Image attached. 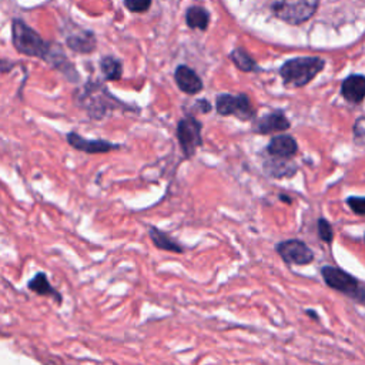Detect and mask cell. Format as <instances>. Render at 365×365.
<instances>
[{
    "mask_svg": "<svg viewBox=\"0 0 365 365\" xmlns=\"http://www.w3.org/2000/svg\"><path fill=\"white\" fill-rule=\"evenodd\" d=\"M12 39L16 51L30 57L47 60L53 67L60 70L70 82H78L79 75L64 53L59 47H53L48 42L43 40L37 32L29 28L23 20L15 19L12 24Z\"/></svg>",
    "mask_w": 365,
    "mask_h": 365,
    "instance_id": "obj_1",
    "label": "cell"
},
{
    "mask_svg": "<svg viewBox=\"0 0 365 365\" xmlns=\"http://www.w3.org/2000/svg\"><path fill=\"white\" fill-rule=\"evenodd\" d=\"M326 62L320 57H296L285 62L280 69V76L288 87H303L323 71Z\"/></svg>",
    "mask_w": 365,
    "mask_h": 365,
    "instance_id": "obj_2",
    "label": "cell"
},
{
    "mask_svg": "<svg viewBox=\"0 0 365 365\" xmlns=\"http://www.w3.org/2000/svg\"><path fill=\"white\" fill-rule=\"evenodd\" d=\"M323 278L326 284L338 291V293H343L355 303L365 305V288L359 284V281L348 274L347 271L338 269V267H330L326 265L321 269Z\"/></svg>",
    "mask_w": 365,
    "mask_h": 365,
    "instance_id": "obj_3",
    "label": "cell"
},
{
    "mask_svg": "<svg viewBox=\"0 0 365 365\" xmlns=\"http://www.w3.org/2000/svg\"><path fill=\"white\" fill-rule=\"evenodd\" d=\"M273 12L290 24L307 21L317 10L319 0H270Z\"/></svg>",
    "mask_w": 365,
    "mask_h": 365,
    "instance_id": "obj_4",
    "label": "cell"
},
{
    "mask_svg": "<svg viewBox=\"0 0 365 365\" xmlns=\"http://www.w3.org/2000/svg\"><path fill=\"white\" fill-rule=\"evenodd\" d=\"M114 102L117 100L105 86L93 82L84 86L79 99V105H82V107H84L94 118L106 116V113L114 107Z\"/></svg>",
    "mask_w": 365,
    "mask_h": 365,
    "instance_id": "obj_5",
    "label": "cell"
},
{
    "mask_svg": "<svg viewBox=\"0 0 365 365\" xmlns=\"http://www.w3.org/2000/svg\"><path fill=\"white\" fill-rule=\"evenodd\" d=\"M215 109L220 116H235L240 120H251L256 114V110L249 99L247 94H220L217 96Z\"/></svg>",
    "mask_w": 365,
    "mask_h": 365,
    "instance_id": "obj_6",
    "label": "cell"
},
{
    "mask_svg": "<svg viewBox=\"0 0 365 365\" xmlns=\"http://www.w3.org/2000/svg\"><path fill=\"white\" fill-rule=\"evenodd\" d=\"M202 130V123L193 116H187L179 121L177 139L186 157H191L196 153V150L203 145Z\"/></svg>",
    "mask_w": 365,
    "mask_h": 365,
    "instance_id": "obj_7",
    "label": "cell"
},
{
    "mask_svg": "<svg viewBox=\"0 0 365 365\" xmlns=\"http://www.w3.org/2000/svg\"><path fill=\"white\" fill-rule=\"evenodd\" d=\"M280 257L293 265H307L314 260V253L301 240H285L276 246Z\"/></svg>",
    "mask_w": 365,
    "mask_h": 365,
    "instance_id": "obj_8",
    "label": "cell"
},
{
    "mask_svg": "<svg viewBox=\"0 0 365 365\" xmlns=\"http://www.w3.org/2000/svg\"><path fill=\"white\" fill-rule=\"evenodd\" d=\"M67 141L75 148L76 150L89 153V154H97V153H109L114 149H118V145L114 143H110L107 140H87L83 136H79L76 133H69Z\"/></svg>",
    "mask_w": 365,
    "mask_h": 365,
    "instance_id": "obj_9",
    "label": "cell"
},
{
    "mask_svg": "<svg viewBox=\"0 0 365 365\" xmlns=\"http://www.w3.org/2000/svg\"><path fill=\"white\" fill-rule=\"evenodd\" d=\"M299 152V144L293 136L280 134L271 139L267 145V153L276 159H293Z\"/></svg>",
    "mask_w": 365,
    "mask_h": 365,
    "instance_id": "obj_10",
    "label": "cell"
},
{
    "mask_svg": "<svg viewBox=\"0 0 365 365\" xmlns=\"http://www.w3.org/2000/svg\"><path fill=\"white\" fill-rule=\"evenodd\" d=\"M179 89L187 94H197L203 90V82L199 75L188 66H179L175 73Z\"/></svg>",
    "mask_w": 365,
    "mask_h": 365,
    "instance_id": "obj_11",
    "label": "cell"
},
{
    "mask_svg": "<svg viewBox=\"0 0 365 365\" xmlns=\"http://www.w3.org/2000/svg\"><path fill=\"white\" fill-rule=\"evenodd\" d=\"M290 121L283 112H273L261 117L256 123L254 130L258 134H271L277 132H285L290 129Z\"/></svg>",
    "mask_w": 365,
    "mask_h": 365,
    "instance_id": "obj_12",
    "label": "cell"
},
{
    "mask_svg": "<svg viewBox=\"0 0 365 365\" xmlns=\"http://www.w3.org/2000/svg\"><path fill=\"white\" fill-rule=\"evenodd\" d=\"M341 94L348 103L359 105L365 99V76L351 75L341 84Z\"/></svg>",
    "mask_w": 365,
    "mask_h": 365,
    "instance_id": "obj_13",
    "label": "cell"
},
{
    "mask_svg": "<svg viewBox=\"0 0 365 365\" xmlns=\"http://www.w3.org/2000/svg\"><path fill=\"white\" fill-rule=\"evenodd\" d=\"M69 48H71L73 52L76 53H91L96 48V37L91 32L87 30H80V33L70 35L66 39Z\"/></svg>",
    "mask_w": 365,
    "mask_h": 365,
    "instance_id": "obj_14",
    "label": "cell"
},
{
    "mask_svg": "<svg viewBox=\"0 0 365 365\" xmlns=\"http://www.w3.org/2000/svg\"><path fill=\"white\" fill-rule=\"evenodd\" d=\"M265 173L274 177V179H283V177H291L294 176L297 172V167L293 163H288L287 159H273L264 163Z\"/></svg>",
    "mask_w": 365,
    "mask_h": 365,
    "instance_id": "obj_15",
    "label": "cell"
},
{
    "mask_svg": "<svg viewBox=\"0 0 365 365\" xmlns=\"http://www.w3.org/2000/svg\"><path fill=\"white\" fill-rule=\"evenodd\" d=\"M28 287H29V290L35 291V293L39 294V296H46V297L52 296L57 303H62V296H60V293H59L57 290H55V288L52 287L51 281H48V278H47V276H46L44 273H39V274H36V276L29 281Z\"/></svg>",
    "mask_w": 365,
    "mask_h": 365,
    "instance_id": "obj_16",
    "label": "cell"
},
{
    "mask_svg": "<svg viewBox=\"0 0 365 365\" xmlns=\"http://www.w3.org/2000/svg\"><path fill=\"white\" fill-rule=\"evenodd\" d=\"M149 234H150V238L153 241V244L159 250L179 253V254H181L184 251V249L179 244V242H176L172 237H170L168 234H166L164 231L159 230L157 227H150L149 229Z\"/></svg>",
    "mask_w": 365,
    "mask_h": 365,
    "instance_id": "obj_17",
    "label": "cell"
},
{
    "mask_svg": "<svg viewBox=\"0 0 365 365\" xmlns=\"http://www.w3.org/2000/svg\"><path fill=\"white\" fill-rule=\"evenodd\" d=\"M100 67H102L105 78L110 82L120 80L121 76H123V64H121V62L113 56L103 57L100 62Z\"/></svg>",
    "mask_w": 365,
    "mask_h": 365,
    "instance_id": "obj_18",
    "label": "cell"
},
{
    "mask_svg": "<svg viewBox=\"0 0 365 365\" xmlns=\"http://www.w3.org/2000/svg\"><path fill=\"white\" fill-rule=\"evenodd\" d=\"M208 13L203 8H191L187 12V24L191 29H207Z\"/></svg>",
    "mask_w": 365,
    "mask_h": 365,
    "instance_id": "obj_19",
    "label": "cell"
},
{
    "mask_svg": "<svg viewBox=\"0 0 365 365\" xmlns=\"http://www.w3.org/2000/svg\"><path fill=\"white\" fill-rule=\"evenodd\" d=\"M230 57L234 62V64L242 71H254V70H257L256 62L250 57V55L247 52L242 51V48H235V51L231 52Z\"/></svg>",
    "mask_w": 365,
    "mask_h": 365,
    "instance_id": "obj_20",
    "label": "cell"
},
{
    "mask_svg": "<svg viewBox=\"0 0 365 365\" xmlns=\"http://www.w3.org/2000/svg\"><path fill=\"white\" fill-rule=\"evenodd\" d=\"M319 235L323 241L326 242H332L334 240V231H332V227L330 224L328 220H326V218H320L319 220Z\"/></svg>",
    "mask_w": 365,
    "mask_h": 365,
    "instance_id": "obj_21",
    "label": "cell"
},
{
    "mask_svg": "<svg viewBox=\"0 0 365 365\" xmlns=\"http://www.w3.org/2000/svg\"><path fill=\"white\" fill-rule=\"evenodd\" d=\"M125 5L130 12L141 13L150 8L152 0H125Z\"/></svg>",
    "mask_w": 365,
    "mask_h": 365,
    "instance_id": "obj_22",
    "label": "cell"
},
{
    "mask_svg": "<svg viewBox=\"0 0 365 365\" xmlns=\"http://www.w3.org/2000/svg\"><path fill=\"white\" fill-rule=\"evenodd\" d=\"M348 207L358 215H365V197H348Z\"/></svg>",
    "mask_w": 365,
    "mask_h": 365,
    "instance_id": "obj_23",
    "label": "cell"
},
{
    "mask_svg": "<svg viewBox=\"0 0 365 365\" xmlns=\"http://www.w3.org/2000/svg\"><path fill=\"white\" fill-rule=\"evenodd\" d=\"M354 134H355V141L365 145V117L357 120L355 127H354Z\"/></svg>",
    "mask_w": 365,
    "mask_h": 365,
    "instance_id": "obj_24",
    "label": "cell"
},
{
    "mask_svg": "<svg viewBox=\"0 0 365 365\" xmlns=\"http://www.w3.org/2000/svg\"><path fill=\"white\" fill-rule=\"evenodd\" d=\"M197 107L203 112V113H208L210 110H211V105L206 100V99H203V100H199L197 102Z\"/></svg>",
    "mask_w": 365,
    "mask_h": 365,
    "instance_id": "obj_25",
    "label": "cell"
},
{
    "mask_svg": "<svg viewBox=\"0 0 365 365\" xmlns=\"http://www.w3.org/2000/svg\"><path fill=\"white\" fill-rule=\"evenodd\" d=\"M307 315H310V317H311V319H314L315 321H319V315H317V312H315V311L307 310Z\"/></svg>",
    "mask_w": 365,
    "mask_h": 365,
    "instance_id": "obj_26",
    "label": "cell"
},
{
    "mask_svg": "<svg viewBox=\"0 0 365 365\" xmlns=\"http://www.w3.org/2000/svg\"><path fill=\"white\" fill-rule=\"evenodd\" d=\"M280 200L284 202V203H287V204H291V203H293V200H291V199L287 197V196H284V194H280Z\"/></svg>",
    "mask_w": 365,
    "mask_h": 365,
    "instance_id": "obj_27",
    "label": "cell"
},
{
    "mask_svg": "<svg viewBox=\"0 0 365 365\" xmlns=\"http://www.w3.org/2000/svg\"><path fill=\"white\" fill-rule=\"evenodd\" d=\"M364 241H365V237H364Z\"/></svg>",
    "mask_w": 365,
    "mask_h": 365,
    "instance_id": "obj_28",
    "label": "cell"
}]
</instances>
